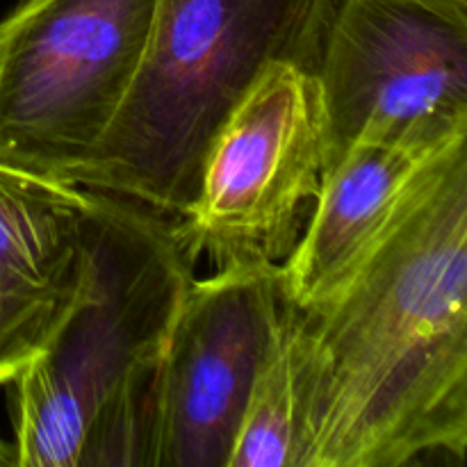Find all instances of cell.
Segmentation results:
<instances>
[{
  "mask_svg": "<svg viewBox=\"0 0 467 467\" xmlns=\"http://www.w3.org/2000/svg\"><path fill=\"white\" fill-rule=\"evenodd\" d=\"M336 0H158L126 103L68 185L178 219L214 135L272 62L317 68Z\"/></svg>",
  "mask_w": 467,
  "mask_h": 467,
  "instance_id": "3",
  "label": "cell"
},
{
  "mask_svg": "<svg viewBox=\"0 0 467 467\" xmlns=\"http://www.w3.org/2000/svg\"><path fill=\"white\" fill-rule=\"evenodd\" d=\"M91 192L0 164V386L46 349L87 269Z\"/></svg>",
  "mask_w": 467,
  "mask_h": 467,
  "instance_id": "8",
  "label": "cell"
},
{
  "mask_svg": "<svg viewBox=\"0 0 467 467\" xmlns=\"http://www.w3.org/2000/svg\"><path fill=\"white\" fill-rule=\"evenodd\" d=\"M315 73L327 121L324 171L365 130L463 137L467 0H336Z\"/></svg>",
  "mask_w": 467,
  "mask_h": 467,
  "instance_id": "6",
  "label": "cell"
},
{
  "mask_svg": "<svg viewBox=\"0 0 467 467\" xmlns=\"http://www.w3.org/2000/svg\"><path fill=\"white\" fill-rule=\"evenodd\" d=\"M285 315L281 265L192 278L149 388V467H228Z\"/></svg>",
  "mask_w": 467,
  "mask_h": 467,
  "instance_id": "7",
  "label": "cell"
},
{
  "mask_svg": "<svg viewBox=\"0 0 467 467\" xmlns=\"http://www.w3.org/2000/svg\"><path fill=\"white\" fill-rule=\"evenodd\" d=\"M327 162V121L315 68L272 62L214 135L194 203L173 219L192 263H285Z\"/></svg>",
  "mask_w": 467,
  "mask_h": 467,
  "instance_id": "5",
  "label": "cell"
},
{
  "mask_svg": "<svg viewBox=\"0 0 467 467\" xmlns=\"http://www.w3.org/2000/svg\"><path fill=\"white\" fill-rule=\"evenodd\" d=\"M287 301V299H285ZM304 467H401L467 450V137L336 292L287 304Z\"/></svg>",
  "mask_w": 467,
  "mask_h": 467,
  "instance_id": "1",
  "label": "cell"
},
{
  "mask_svg": "<svg viewBox=\"0 0 467 467\" xmlns=\"http://www.w3.org/2000/svg\"><path fill=\"white\" fill-rule=\"evenodd\" d=\"M463 137L441 141L360 132L324 171L313 214L292 254L281 263L287 304L308 308L336 292L390 231L433 160Z\"/></svg>",
  "mask_w": 467,
  "mask_h": 467,
  "instance_id": "9",
  "label": "cell"
},
{
  "mask_svg": "<svg viewBox=\"0 0 467 467\" xmlns=\"http://www.w3.org/2000/svg\"><path fill=\"white\" fill-rule=\"evenodd\" d=\"M158 0H23L0 21V164L68 182L135 82Z\"/></svg>",
  "mask_w": 467,
  "mask_h": 467,
  "instance_id": "4",
  "label": "cell"
},
{
  "mask_svg": "<svg viewBox=\"0 0 467 467\" xmlns=\"http://www.w3.org/2000/svg\"><path fill=\"white\" fill-rule=\"evenodd\" d=\"M16 465V454H14V445L0 438V467Z\"/></svg>",
  "mask_w": 467,
  "mask_h": 467,
  "instance_id": "11",
  "label": "cell"
},
{
  "mask_svg": "<svg viewBox=\"0 0 467 467\" xmlns=\"http://www.w3.org/2000/svg\"><path fill=\"white\" fill-rule=\"evenodd\" d=\"M228 467H304V406L290 313L255 377Z\"/></svg>",
  "mask_w": 467,
  "mask_h": 467,
  "instance_id": "10",
  "label": "cell"
},
{
  "mask_svg": "<svg viewBox=\"0 0 467 467\" xmlns=\"http://www.w3.org/2000/svg\"><path fill=\"white\" fill-rule=\"evenodd\" d=\"M192 278L173 219L91 192L80 295L12 381L18 467H149L150 379Z\"/></svg>",
  "mask_w": 467,
  "mask_h": 467,
  "instance_id": "2",
  "label": "cell"
}]
</instances>
